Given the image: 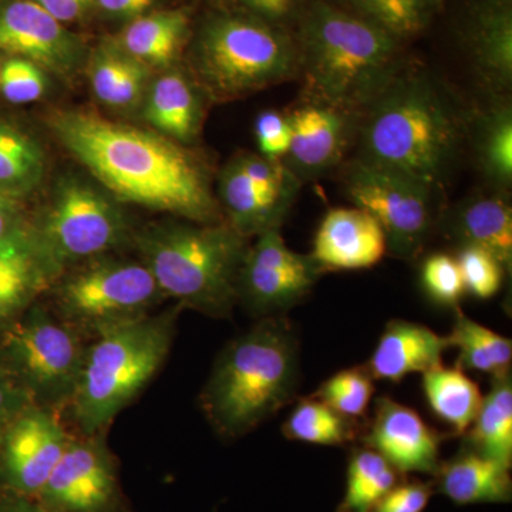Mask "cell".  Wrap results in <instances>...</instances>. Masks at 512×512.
I'll return each mask as SVG.
<instances>
[{"instance_id": "1", "label": "cell", "mask_w": 512, "mask_h": 512, "mask_svg": "<svg viewBox=\"0 0 512 512\" xmlns=\"http://www.w3.org/2000/svg\"><path fill=\"white\" fill-rule=\"evenodd\" d=\"M49 124L114 200L198 224L222 222L207 165L184 144L89 110H57Z\"/></svg>"}, {"instance_id": "2", "label": "cell", "mask_w": 512, "mask_h": 512, "mask_svg": "<svg viewBox=\"0 0 512 512\" xmlns=\"http://www.w3.org/2000/svg\"><path fill=\"white\" fill-rule=\"evenodd\" d=\"M468 116L436 76L406 66L357 117L359 158L439 192L466 144Z\"/></svg>"}, {"instance_id": "3", "label": "cell", "mask_w": 512, "mask_h": 512, "mask_svg": "<svg viewBox=\"0 0 512 512\" xmlns=\"http://www.w3.org/2000/svg\"><path fill=\"white\" fill-rule=\"evenodd\" d=\"M293 37L308 100L355 116L407 66L403 40L323 0L306 3Z\"/></svg>"}, {"instance_id": "4", "label": "cell", "mask_w": 512, "mask_h": 512, "mask_svg": "<svg viewBox=\"0 0 512 512\" xmlns=\"http://www.w3.org/2000/svg\"><path fill=\"white\" fill-rule=\"evenodd\" d=\"M299 343L291 322L269 316L218 357L201 406L218 433L239 437L295 399Z\"/></svg>"}, {"instance_id": "5", "label": "cell", "mask_w": 512, "mask_h": 512, "mask_svg": "<svg viewBox=\"0 0 512 512\" xmlns=\"http://www.w3.org/2000/svg\"><path fill=\"white\" fill-rule=\"evenodd\" d=\"M137 245L164 296L212 318L231 313L248 247L228 222L153 225L138 235Z\"/></svg>"}, {"instance_id": "6", "label": "cell", "mask_w": 512, "mask_h": 512, "mask_svg": "<svg viewBox=\"0 0 512 512\" xmlns=\"http://www.w3.org/2000/svg\"><path fill=\"white\" fill-rule=\"evenodd\" d=\"M177 311L111 323L86 348L72 399L84 436H94L146 389L173 345Z\"/></svg>"}, {"instance_id": "7", "label": "cell", "mask_w": 512, "mask_h": 512, "mask_svg": "<svg viewBox=\"0 0 512 512\" xmlns=\"http://www.w3.org/2000/svg\"><path fill=\"white\" fill-rule=\"evenodd\" d=\"M198 86L212 99L234 100L298 76L295 37L249 13H215L192 46Z\"/></svg>"}, {"instance_id": "8", "label": "cell", "mask_w": 512, "mask_h": 512, "mask_svg": "<svg viewBox=\"0 0 512 512\" xmlns=\"http://www.w3.org/2000/svg\"><path fill=\"white\" fill-rule=\"evenodd\" d=\"M126 237L127 221L117 201L104 188L67 177L53 191L30 244L43 274L49 275L119 247Z\"/></svg>"}, {"instance_id": "9", "label": "cell", "mask_w": 512, "mask_h": 512, "mask_svg": "<svg viewBox=\"0 0 512 512\" xmlns=\"http://www.w3.org/2000/svg\"><path fill=\"white\" fill-rule=\"evenodd\" d=\"M343 187L355 207L379 222L389 254L410 261L423 251L436 222V192L410 175L363 158L348 164Z\"/></svg>"}, {"instance_id": "10", "label": "cell", "mask_w": 512, "mask_h": 512, "mask_svg": "<svg viewBox=\"0 0 512 512\" xmlns=\"http://www.w3.org/2000/svg\"><path fill=\"white\" fill-rule=\"evenodd\" d=\"M6 350L37 406L49 409L70 402L86 349L69 323L36 309L10 330Z\"/></svg>"}, {"instance_id": "11", "label": "cell", "mask_w": 512, "mask_h": 512, "mask_svg": "<svg viewBox=\"0 0 512 512\" xmlns=\"http://www.w3.org/2000/svg\"><path fill=\"white\" fill-rule=\"evenodd\" d=\"M156 279L143 262H90L67 276L57 292L66 319L97 330L148 315L160 301Z\"/></svg>"}, {"instance_id": "12", "label": "cell", "mask_w": 512, "mask_h": 512, "mask_svg": "<svg viewBox=\"0 0 512 512\" xmlns=\"http://www.w3.org/2000/svg\"><path fill=\"white\" fill-rule=\"evenodd\" d=\"M301 185L284 161L242 153L222 170L218 195L228 224L244 238L258 237L281 228Z\"/></svg>"}, {"instance_id": "13", "label": "cell", "mask_w": 512, "mask_h": 512, "mask_svg": "<svg viewBox=\"0 0 512 512\" xmlns=\"http://www.w3.org/2000/svg\"><path fill=\"white\" fill-rule=\"evenodd\" d=\"M36 500L52 512H128L116 460L97 436L70 437Z\"/></svg>"}, {"instance_id": "14", "label": "cell", "mask_w": 512, "mask_h": 512, "mask_svg": "<svg viewBox=\"0 0 512 512\" xmlns=\"http://www.w3.org/2000/svg\"><path fill=\"white\" fill-rule=\"evenodd\" d=\"M256 238L239 274V299L256 315L278 316L302 302L323 272L311 254L288 248L279 229Z\"/></svg>"}, {"instance_id": "15", "label": "cell", "mask_w": 512, "mask_h": 512, "mask_svg": "<svg viewBox=\"0 0 512 512\" xmlns=\"http://www.w3.org/2000/svg\"><path fill=\"white\" fill-rule=\"evenodd\" d=\"M69 440L46 407L32 404L23 410L6 427L0 446V484L5 494L36 500Z\"/></svg>"}, {"instance_id": "16", "label": "cell", "mask_w": 512, "mask_h": 512, "mask_svg": "<svg viewBox=\"0 0 512 512\" xmlns=\"http://www.w3.org/2000/svg\"><path fill=\"white\" fill-rule=\"evenodd\" d=\"M0 50L62 77L76 74L86 55L83 40L33 0H0Z\"/></svg>"}, {"instance_id": "17", "label": "cell", "mask_w": 512, "mask_h": 512, "mask_svg": "<svg viewBox=\"0 0 512 512\" xmlns=\"http://www.w3.org/2000/svg\"><path fill=\"white\" fill-rule=\"evenodd\" d=\"M441 436L416 410L390 397L377 399L363 443L400 474L436 476L441 466Z\"/></svg>"}, {"instance_id": "18", "label": "cell", "mask_w": 512, "mask_h": 512, "mask_svg": "<svg viewBox=\"0 0 512 512\" xmlns=\"http://www.w3.org/2000/svg\"><path fill=\"white\" fill-rule=\"evenodd\" d=\"M357 117L328 104L306 101L288 113L291 144L282 161L301 183L328 173L345 156Z\"/></svg>"}, {"instance_id": "19", "label": "cell", "mask_w": 512, "mask_h": 512, "mask_svg": "<svg viewBox=\"0 0 512 512\" xmlns=\"http://www.w3.org/2000/svg\"><path fill=\"white\" fill-rule=\"evenodd\" d=\"M461 39L485 94L508 96L512 84V0H470Z\"/></svg>"}, {"instance_id": "20", "label": "cell", "mask_w": 512, "mask_h": 512, "mask_svg": "<svg viewBox=\"0 0 512 512\" xmlns=\"http://www.w3.org/2000/svg\"><path fill=\"white\" fill-rule=\"evenodd\" d=\"M387 252L379 222L360 208H333L320 222L311 256L323 274L372 268Z\"/></svg>"}, {"instance_id": "21", "label": "cell", "mask_w": 512, "mask_h": 512, "mask_svg": "<svg viewBox=\"0 0 512 512\" xmlns=\"http://www.w3.org/2000/svg\"><path fill=\"white\" fill-rule=\"evenodd\" d=\"M448 348V338L427 326L390 320L366 369L373 379L397 383L413 373H426L443 365Z\"/></svg>"}, {"instance_id": "22", "label": "cell", "mask_w": 512, "mask_h": 512, "mask_svg": "<svg viewBox=\"0 0 512 512\" xmlns=\"http://www.w3.org/2000/svg\"><path fill=\"white\" fill-rule=\"evenodd\" d=\"M447 237L458 247L490 252L510 274L512 268V210L504 195H477L456 205L443 220Z\"/></svg>"}, {"instance_id": "23", "label": "cell", "mask_w": 512, "mask_h": 512, "mask_svg": "<svg viewBox=\"0 0 512 512\" xmlns=\"http://www.w3.org/2000/svg\"><path fill=\"white\" fill-rule=\"evenodd\" d=\"M467 138L485 180L497 192L512 184V106L508 96L487 94V101L468 116Z\"/></svg>"}, {"instance_id": "24", "label": "cell", "mask_w": 512, "mask_h": 512, "mask_svg": "<svg viewBox=\"0 0 512 512\" xmlns=\"http://www.w3.org/2000/svg\"><path fill=\"white\" fill-rule=\"evenodd\" d=\"M204 116L197 84L184 73L170 70L148 84L144 94V119L157 133L188 144L200 133Z\"/></svg>"}, {"instance_id": "25", "label": "cell", "mask_w": 512, "mask_h": 512, "mask_svg": "<svg viewBox=\"0 0 512 512\" xmlns=\"http://www.w3.org/2000/svg\"><path fill=\"white\" fill-rule=\"evenodd\" d=\"M511 468L464 447L437 471L439 490L457 505L510 503Z\"/></svg>"}, {"instance_id": "26", "label": "cell", "mask_w": 512, "mask_h": 512, "mask_svg": "<svg viewBox=\"0 0 512 512\" xmlns=\"http://www.w3.org/2000/svg\"><path fill=\"white\" fill-rule=\"evenodd\" d=\"M188 32L187 12L164 10L138 16L126 26L113 46L148 69L168 67L180 56Z\"/></svg>"}, {"instance_id": "27", "label": "cell", "mask_w": 512, "mask_h": 512, "mask_svg": "<svg viewBox=\"0 0 512 512\" xmlns=\"http://www.w3.org/2000/svg\"><path fill=\"white\" fill-rule=\"evenodd\" d=\"M467 448L511 468L512 382L511 375L493 377L476 419L467 431Z\"/></svg>"}, {"instance_id": "28", "label": "cell", "mask_w": 512, "mask_h": 512, "mask_svg": "<svg viewBox=\"0 0 512 512\" xmlns=\"http://www.w3.org/2000/svg\"><path fill=\"white\" fill-rule=\"evenodd\" d=\"M423 392L430 409L456 434H466L476 419L483 394L461 367H434L423 373Z\"/></svg>"}, {"instance_id": "29", "label": "cell", "mask_w": 512, "mask_h": 512, "mask_svg": "<svg viewBox=\"0 0 512 512\" xmlns=\"http://www.w3.org/2000/svg\"><path fill=\"white\" fill-rule=\"evenodd\" d=\"M450 348L458 349L457 366L498 377L510 373L512 343L510 339L485 328L456 308V323L447 336Z\"/></svg>"}, {"instance_id": "30", "label": "cell", "mask_w": 512, "mask_h": 512, "mask_svg": "<svg viewBox=\"0 0 512 512\" xmlns=\"http://www.w3.org/2000/svg\"><path fill=\"white\" fill-rule=\"evenodd\" d=\"M45 174L42 148L28 134L0 121V190L12 197L35 190Z\"/></svg>"}, {"instance_id": "31", "label": "cell", "mask_w": 512, "mask_h": 512, "mask_svg": "<svg viewBox=\"0 0 512 512\" xmlns=\"http://www.w3.org/2000/svg\"><path fill=\"white\" fill-rule=\"evenodd\" d=\"M400 474L380 454L360 448L348 466L345 497L339 512H373L384 495L399 484Z\"/></svg>"}, {"instance_id": "32", "label": "cell", "mask_w": 512, "mask_h": 512, "mask_svg": "<svg viewBox=\"0 0 512 512\" xmlns=\"http://www.w3.org/2000/svg\"><path fill=\"white\" fill-rule=\"evenodd\" d=\"M282 431L289 440L318 446H345L357 436L355 421L346 419L313 396L296 404Z\"/></svg>"}, {"instance_id": "33", "label": "cell", "mask_w": 512, "mask_h": 512, "mask_svg": "<svg viewBox=\"0 0 512 512\" xmlns=\"http://www.w3.org/2000/svg\"><path fill=\"white\" fill-rule=\"evenodd\" d=\"M43 275L30 239L0 248V322L28 301Z\"/></svg>"}, {"instance_id": "34", "label": "cell", "mask_w": 512, "mask_h": 512, "mask_svg": "<svg viewBox=\"0 0 512 512\" xmlns=\"http://www.w3.org/2000/svg\"><path fill=\"white\" fill-rule=\"evenodd\" d=\"M441 2L443 0H350L349 8L404 42L430 25Z\"/></svg>"}, {"instance_id": "35", "label": "cell", "mask_w": 512, "mask_h": 512, "mask_svg": "<svg viewBox=\"0 0 512 512\" xmlns=\"http://www.w3.org/2000/svg\"><path fill=\"white\" fill-rule=\"evenodd\" d=\"M373 380L366 366L353 367L336 373L320 384L318 392L312 396L346 419L356 421L366 416L372 402L375 393Z\"/></svg>"}, {"instance_id": "36", "label": "cell", "mask_w": 512, "mask_h": 512, "mask_svg": "<svg viewBox=\"0 0 512 512\" xmlns=\"http://www.w3.org/2000/svg\"><path fill=\"white\" fill-rule=\"evenodd\" d=\"M137 63L114 46L97 50L87 63V76L94 96L106 106L116 107L121 86Z\"/></svg>"}, {"instance_id": "37", "label": "cell", "mask_w": 512, "mask_h": 512, "mask_svg": "<svg viewBox=\"0 0 512 512\" xmlns=\"http://www.w3.org/2000/svg\"><path fill=\"white\" fill-rule=\"evenodd\" d=\"M456 259L467 292L483 301L497 295L505 271L490 252L466 245L458 247Z\"/></svg>"}, {"instance_id": "38", "label": "cell", "mask_w": 512, "mask_h": 512, "mask_svg": "<svg viewBox=\"0 0 512 512\" xmlns=\"http://www.w3.org/2000/svg\"><path fill=\"white\" fill-rule=\"evenodd\" d=\"M421 284L431 299L453 308H458V302L466 293L457 259L448 254L430 255L423 262Z\"/></svg>"}, {"instance_id": "39", "label": "cell", "mask_w": 512, "mask_h": 512, "mask_svg": "<svg viewBox=\"0 0 512 512\" xmlns=\"http://www.w3.org/2000/svg\"><path fill=\"white\" fill-rule=\"evenodd\" d=\"M0 90L10 103H33L46 92L45 70L30 60L13 57L0 69Z\"/></svg>"}, {"instance_id": "40", "label": "cell", "mask_w": 512, "mask_h": 512, "mask_svg": "<svg viewBox=\"0 0 512 512\" xmlns=\"http://www.w3.org/2000/svg\"><path fill=\"white\" fill-rule=\"evenodd\" d=\"M255 136L259 154L274 160H282L291 144L288 113L276 110L262 111L255 120Z\"/></svg>"}, {"instance_id": "41", "label": "cell", "mask_w": 512, "mask_h": 512, "mask_svg": "<svg viewBox=\"0 0 512 512\" xmlns=\"http://www.w3.org/2000/svg\"><path fill=\"white\" fill-rule=\"evenodd\" d=\"M433 495L430 484L412 481L394 485L373 512H423Z\"/></svg>"}, {"instance_id": "42", "label": "cell", "mask_w": 512, "mask_h": 512, "mask_svg": "<svg viewBox=\"0 0 512 512\" xmlns=\"http://www.w3.org/2000/svg\"><path fill=\"white\" fill-rule=\"evenodd\" d=\"M249 15L289 29L301 18L306 0H237Z\"/></svg>"}, {"instance_id": "43", "label": "cell", "mask_w": 512, "mask_h": 512, "mask_svg": "<svg viewBox=\"0 0 512 512\" xmlns=\"http://www.w3.org/2000/svg\"><path fill=\"white\" fill-rule=\"evenodd\" d=\"M30 397L25 390L16 389L9 383L3 373H0V427H8L23 410L32 404H26Z\"/></svg>"}, {"instance_id": "44", "label": "cell", "mask_w": 512, "mask_h": 512, "mask_svg": "<svg viewBox=\"0 0 512 512\" xmlns=\"http://www.w3.org/2000/svg\"><path fill=\"white\" fill-rule=\"evenodd\" d=\"M63 25L83 19L94 8V0H33Z\"/></svg>"}, {"instance_id": "45", "label": "cell", "mask_w": 512, "mask_h": 512, "mask_svg": "<svg viewBox=\"0 0 512 512\" xmlns=\"http://www.w3.org/2000/svg\"><path fill=\"white\" fill-rule=\"evenodd\" d=\"M20 239H26V235L19 228L15 197L0 190V248Z\"/></svg>"}, {"instance_id": "46", "label": "cell", "mask_w": 512, "mask_h": 512, "mask_svg": "<svg viewBox=\"0 0 512 512\" xmlns=\"http://www.w3.org/2000/svg\"><path fill=\"white\" fill-rule=\"evenodd\" d=\"M154 3L156 0H94V8L117 18H138Z\"/></svg>"}, {"instance_id": "47", "label": "cell", "mask_w": 512, "mask_h": 512, "mask_svg": "<svg viewBox=\"0 0 512 512\" xmlns=\"http://www.w3.org/2000/svg\"><path fill=\"white\" fill-rule=\"evenodd\" d=\"M0 512H52L35 498L16 497L3 494L0 497Z\"/></svg>"}, {"instance_id": "48", "label": "cell", "mask_w": 512, "mask_h": 512, "mask_svg": "<svg viewBox=\"0 0 512 512\" xmlns=\"http://www.w3.org/2000/svg\"><path fill=\"white\" fill-rule=\"evenodd\" d=\"M323 2L332 3V5L345 6V8H348L350 0H323Z\"/></svg>"}, {"instance_id": "49", "label": "cell", "mask_w": 512, "mask_h": 512, "mask_svg": "<svg viewBox=\"0 0 512 512\" xmlns=\"http://www.w3.org/2000/svg\"><path fill=\"white\" fill-rule=\"evenodd\" d=\"M0 69H2V66H0Z\"/></svg>"}]
</instances>
